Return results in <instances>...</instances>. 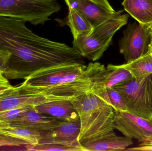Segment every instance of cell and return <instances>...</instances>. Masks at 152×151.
<instances>
[{"mask_svg":"<svg viewBox=\"0 0 152 151\" xmlns=\"http://www.w3.org/2000/svg\"><path fill=\"white\" fill-rule=\"evenodd\" d=\"M113 88L124 98L127 111L152 121V73L133 77Z\"/></svg>","mask_w":152,"mask_h":151,"instance_id":"5b68a950","label":"cell"},{"mask_svg":"<svg viewBox=\"0 0 152 151\" xmlns=\"http://www.w3.org/2000/svg\"><path fill=\"white\" fill-rule=\"evenodd\" d=\"M32 107H23L7 110L0 112V121L11 124L25 115Z\"/></svg>","mask_w":152,"mask_h":151,"instance_id":"44dd1931","label":"cell"},{"mask_svg":"<svg viewBox=\"0 0 152 151\" xmlns=\"http://www.w3.org/2000/svg\"><path fill=\"white\" fill-rule=\"evenodd\" d=\"M90 1L96 3L110 11L113 12H116L112 7L108 0H90Z\"/></svg>","mask_w":152,"mask_h":151,"instance_id":"484cf974","label":"cell"},{"mask_svg":"<svg viewBox=\"0 0 152 151\" xmlns=\"http://www.w3.org/2000/svg\"><path fill=\"white\" fill-rule=\"evenodd\" d=\"M74 98L36 93L32 86L24 81L20 85L12 86L0 93V112L20 107L34 108L47 102L59 100H71Z\"/></svg>","mask_w":152,"mask_h":151,"instance_id":"52a82bcc","label":"cell"},{"mask_svg":"<svg viewBox=\"0 0 152 151\" xmlns=\"http://www.w3.org/2000/svg\"><path fill=\"white\" fill-rule=\"evenodd\" d=\"M87 151H124L133 144L132 139L116 135L114 132L80 143Z\"/></svg>","mask_w":152,"mask_h":151,"instance_id":"4fadbf2b","label":"cell"},{"mask_svg":"<svg viewBox=\"0 0 152 151\" xmlns=\"http://www.w3.org/2000/svg\"><path fill=\"white\" fill-rule=\"evenodd\" d=\"M66 121L61 119L40 113L33 108L10 126L28 128L42 132L52 129Z\"/></svg>","mask_w":152,"mask_h":151,"instance_id":"7c38bea8","label":"cell"},{"mask_svg":"<svg viewBox=\"0 0 152 151\" xmlns=\"http://www.w3.org/2000/svg\"><path fill=\"white\" fill-rule=\"evenodd\" d=\"M0 133L26 141L29 145L38 144L41 140V132L28 128L9 126L1 129Z\"/></svg>","mask_w":152,"mask_h":151,"instance_id":"ac0fdd59","label":"cell"},{"mask_svg":"<svg viewBox=\"0 0 152 151\" xmlns=\"http://www.w3.org/2000/svg\"><path fill=\"white\" fill-rule=\"evenodd\" d=\"M61 8L58 0H0V17L43 25Z\"/></svg>","mask_w":152,"mask_h":151,"instance_id":"277c9868","label":"cell"},{"mask_svg":"<svg viewBox=\"0 0 152 151\" xmlns=\"http://www.w3.org/2000/svg\"><path fill=\"white\" fill-rule=\"evenodd\" d=\"M25 147L27 151H87L81 145L79 146H68L54 144H38L34 145H26Z\"/></svg>","mask_w":152,"mask_h":151,"instance_id":"ffe728a7","label":"cell"},{"mask_svg":"<svg viewBox=\"0 0 152 151\" xmlns=\"http://www.w3.org/2000/svg\"><path fill=\"white\" fill-rule=\"evenodd\" d=\"M114 111V129L141 143H152V121L128 111Z\"/></svg>","mask_w":152,"mask_h":151,"instance_id":"9c48e42d","label":"cell"},{"mask_svg":"<svg viewBox=\"0 0 152 151\" xmlns=\"http://www.w3.org/2000/svg\"><path fill=\"white\" fill-rule=\"evenodd\" d=\"M80 120L66 121L48 131L41 132V140L38 144H54L68 146L81 145L78 141L80 132Z\"/></svg>","mask_w":152,"mask_h":151,"instance_id":"30bf717a","label":"cell"},{"mask_svg":"<svg viewBox=\"0 0 152 151\" xmlns=\"http://www.w3.org/2000/svg\"><path fill=\"white\" fill-rule=\"evenodd\" d=\"M27 145H29V144L26 141L0 133V147L26 146Z\"/></svg>","mask_w":152,"mask_h":151,"instance_id":"603a6c76","label":"cell"},{"mask_svg":"<svg viewBox=\"0 0 152 151\" xmlns=\"http://www.w3.org/2000/svg\"><path fill=\"white\" fill-rule=\"evenodd\" d=\"M9 126H10V125H9V124L0 121V129H1L7 127Z\"/></svg>","mask_w":152,"mask_h":151,"instance_id":"f1b7e54d","label":"cell"},{"mask_svg":"<svg viewBox=\"0 0 152 151\" xmlns=\"http://www.w3.org/2000/svg\"><path fill=\"white\" fill-rule=\"evenodd\" d=\"M107 95L111 106L114 111H127L126 102L121 95L113 88L107 89Z\"/></svg>","mask_w":152,"mask_h":151,"instance_id":"7402d4cb","label":"cell"},{"mask_svg":"<svg viewBox=\"0 0 152 151\" xmlns=\"http://www.w3.org/2000/svg\"><path fill=\"white\" fill-rule=\"evenodd\" d=\"M68 8L67 17L62 23L69 27L74 40H77L89 34L94 28L90 21L76 9L70 7Z\"/></svg>","mask_w":152,"mask_h":151,"instance_id":"2e32d148","label":"cell"},{"mask_svg":"<svg viewBox=\"0 0 152 151\" xmlns=\"http://www.w3.org/2000/svg\"><path fill=\"white\" fill-rule=\"evenodd\" d=\"M71 101L79 117L80 143L114 132V110L104 99L89 91Z\"/></svg>","mask_w":152,"mask_h":151,"instance_id":"7a4b0ae2","label":"cell"},{"mask_svg":"<svg viewBox=\"0 0 152 151\" xmlns=\"http://www.w3.org/2000/svg\"><path fill=\"white\" fill-rule=\"evenodd\" d=\"M5 79V78L4 76V75H0V79Z\"/></svg>","mask_w":152,"mask_h":151,"instance_id":"f546056e","label":"cell"},{"mask_svg":"<svg viewBox=\"0 0 152 151\" xmlns=\"http://www.w3.org/2000/svg\"><path fill=\"white\" fill-rule=\"evenodd\" d=\"M8 81V79H0V82H4V81Z\"/></svg>","mask_w":152,"mask_h":151,"instance_id":"4dcf8cb0","label":"cell"},{"mask_svg":"<svg viewBox=\"0 0 152 151\" xmlns=\"http://www.w3.org/2000/svg\"><path fill=\"white\" fill-rule=\"evenodd\" d=\"M151 27V42L150 44V52H152V24L150 25Z\"/></svg>","mask_w":152,"mask_h":151,"instance_id":"83f0119b","label":"cell"},{"mask_svg":"<svg viewBox=\"0 0 152 151\" xmlns=\"http://www.w3.org/2000/svg\"><path fill=\"white\" fill-rule=\"evenodd\" d=\"M68 7L74 8L84 15L94 27L122 11L113 12L90 0H65Z\"/></svg>","mask_w":152,"mask_h":151,"instance_id":"8fae6325","label":"cell"},{"mask_svg":"<svg viewBox=\"0 0 152 151\" xmlns=\"http://www.w3.org/2000/svg\"><path fill=\"white\" fill-rule=\"evenodd\" d=\"M133 75L124 65H115L110 64L104 67L102 74V80L106 89L133 78Z\"/></svg>","mask_w":152,"mask_h":151,"instance_id":"e0dca14e","label":"cell"},{"mask_svg":"<svg viewBox=\"0 0 152 151\" xmlns=\"http://www.w3.org/2000/svg\"><path fill=\"white\" fill-rule=\"evenodd\" d=\"M21 20L0 17V49L10 56L3 69L7 79H26L50 67L85 64L75 47L51 40L33 33Z\"/></svg>","mask_w":152,"mask_h":151,"instance_id":"6da1fadb","label":"cell"},{"mask_svg":"<svg viewBox=\"0 0 152 151\" xmlns=\"http://www.w3.org/2000/svg\"><path fill=\"white\" fill-rule=\"evenodd\" d=\"M71 100H59L47 102L34 108L40 113L65 121H75L79 119V117Z\"/></svg>","mask_w":152,"mask_h":151,"instance_id":"5bb4252c","label":"cell"},{"mask_svg":"<svg viewBox=\"0 0 152 151\" xmlns=\"http://www.w3.org/2000/svg\"><path fill=\"white\" fill-rule=\"evenodd\" d=\"M123 10L94 27L85 37L74 40L73 46L85 58L92 61L100 59L112 43L115 33L127 24L129 15Z\"/></svg>","mask_w":152,"mask_h":151,"instance_id":"3957f363","label":"cell"},{"mask_svg":"<svg viewBox=\"0 0 152 151\" xmlns=\"http://www.w3.org/2000/svg\"><path fill=\"white\" fill-rule=\"evenodd\" d=\"M89 76V69L86 64H67L39 71L24 81L30 86L37 87H59Z\"/></svg>","mask_w":152,"mask_h":151,"instance_id":"8992f818","label":"cell"},{"mask_svg":"<svg viewBox=\"0 0 152 151\" xmlns=\"http://www.w3.org/2000/svg\"><path fill=\"white\" fill-rule=\"evenodd\" d=\"M10 56L9 52L0 49V75H3V69Z\"/></svg>","mask_w":152,"mask_h":151,"instance_id":"cb8c5ba5","label":"cell"},{"mask_svg":"<svg viewBox=\"0 0 152 151\" xmlns=\"http://www.w3.org/2000/svg\"><path fill=\"white\" fill-rule=\"evenodd\" d=\"M151 42L150 25L130 23L119 42L120 52L130 63L149 53Z\"/></svg>","mask_w":152,"mask_h":151,"instance_id":"ba28073f","label":"cell"},{"mask_svg":"<svg viewBox=\"0 0 152 151\" xmlns=\"http://www.w3.org/2000/svg\"><path fill=\"white\" fill-rule=\"evenodd\" d=\"M123 65L135 78L151 74L152 73V53L149 52L132 62Z\"/></svg>","mask_w":152,"mask_h":151,"instance_id":"d6986e66","label":"cell"},{"mask_svg":"<svg viewBox=\"0 0 152 151\" xmlns=\"http://www.w3.org/2000/svg\"><path fill=\"white\" fill-rule=\"evenodd\" d=\"M151 53H152V52H151Z\"/></svg>","mask_w":152,"mask_h":151,"instance_id":"1f68e13d","label":"cell"},{"mask_svg":"<svg viewBox=\"0 0 152 151\" xmlns=\"http://www.w3.org/2000/svg\"><path fill=\"white\" fill-rule=\"evenodd\" d=\"M125 10L140 24H152V0H124Z\"/></svg>","mask_w":152,"mask_h":151,"instance_id":"9a60e30c","label":"cell"},{"mask_svg":"<svg viewBox=\"0 0 152 151\" xmlns=\"http://www.w3.org/2000/svg\"><path fill=\"white\" fill-rule=\"evenodd\" d=\"M127 151H152V143H141L138 147L130 148L126 150Z\"/></svg>","mask_w":152,"mask_h":151,"instance_id":"d4e9b609","label":"cell"},{"mask_svg":"<svg viewBox=\"0 0 152 151\" xmlns=\"http://www.w3.org/2000/svg\"><path fill=\"white\" fill-rule=\"evenodd\" d=\"M12 87L9 81L0 82V93H2Z\"/></svg>","mask_w":152,"mask_h":151,"instance_id":"4316f807","label":"cell"}]
</instances>
